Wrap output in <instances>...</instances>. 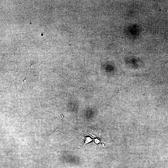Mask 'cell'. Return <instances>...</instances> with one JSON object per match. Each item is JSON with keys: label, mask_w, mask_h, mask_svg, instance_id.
Instances as JSON below:
<instances>
[{"label": "cell", "mask_w": 168, "mask_h": 168, "mask_svg": "<svg viewBox=\"0 0 168 168\" xmlns=\"http://www.w3.org/2000/svg\"><path fill=\"white\" fill-rule=\"evenodd\" d=\"M168 40V39H167Z\"/></svg>", "instance_id": "cell-1"}]
</instances>
